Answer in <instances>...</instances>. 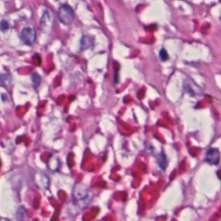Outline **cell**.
<instances>
[{"mask_svg":"<svg viewBox=\"0 0 221 221\" xmlns=\"http://www.w3.org/2000/svg\"><path fill=\"white\" fill-rule=\"evenodd\" d=\"M159 56H160V59L163 61H166L168 60L169 55L167 54V52L164 48L162 49L160 51H159Z\"/></svg>","mask_w":221,"mask_h":221,"instance_id":"ba28073f","label":"cell"},{"mask_svg":"<svg viewBox=\"0 0 221 221\" xmlns=\"http://www.w3.org/2000/svg\"><path fill=\"white\" fill-rule=\"evenodd\" d=\"M31 79H32V81H33V83L34 84V85H35L36 87L39 86L40 85V82H41V77H40L39 75H38L36 73H32Z\"/></svg>","mask_w":221,"mask_h":221,"instance_id":"52a82bcc","label":"cell"},{"mask_svg":"<svg viewBox=\"0 0 221 221\" xmlns=\"http://www.w3.org/2000/svg\"><path fill=\"white\" fill-rule=\"evenodd\" d=\"M74 12L71 7L67 4L62 5L57 11L59 20L65 25H69L74 20Z\"/></svg>","mask_w":221,"mask_h":221,"instance_id":"6da1fadb","label":"cell"},{"mask_svg":"<svg viewBox=\"0 0 221 221\" xmlns=\"http://www.w3.org/2000/svg\"><path fill=\"white\" fill-rule=\"evenodd\" d=\"M81 42L82 49H88L93 45V39L88 36H84L82 38Z\"/></svg>","mask_w":221,"mask_h":221,"instance_id":"5b68a950","label":"cell"},{"mask_svg":"<svg viewBox=\"0 0 221 221\" xmlns=\"http://www.w3.org/2000/svg\"><path fill=\"white\" fill-rule=\"evenodd\" d=\"M9 28L8 23L5 20H2L1 22V29L2 31H5Z\"/></svg>","mask_w":221,"mask_h":221,"instance_id":"9c48e42d","label":"cell"},{"mask_svg":"<svg viewBox=\"0 0 221 221\" xmlns=\"http://www.w3.org/2000/svg\"><path fill=\"white\" fill-rule=\"evenodd\" d=\"M220 153L216 148H209L205 155L204 160L211 165H217L220 162Z\"/></svg>","mask_w":221,"mask_h":221,"instance_id":"3957f363","label":"cell"},{"mask_svg":"<svg viewBox=\"0 0 221 221\" xmlns=\"http://www.w3.org/2000/svg\"><path fill=\"white\" fill-rule=\"evenodd\" d=\"M88 195V189L87 187L82 184H77L73 189V195L78 200H81L85 198Z\"/></svg>","mask_w":221,"mask_h":221,"instance_id":"277c9868","label":"cell"},{"mask_svg":"<svg viewBox=\"0 0 221 221\" xmlns=\"http://www.w3.org/2000/svg\"><path fill=\"white\" fill-rule=\"evenodd\" d=\"M158 163H159V166H160L163 169H165L167 162L166 157L164 154L162 153L160 156H159V159H158Z\"/></svg>","mask_w":221,"mask_h":221,"instance_id":"8992f818","label":"cell"},{"mask_svg":"<svg viewBox=\"0 0 221 221\" xmlns=\"http://www.w3.org/2000/svg\"><path fill=\"white\" fill-rule=\"evenodd\" d=\"M35 30L31 27H25L22 30L20 39L25 44L27 45H32L36 40Z\"/></svg>","mask_w":221,"mask_h":221,"instance_id":"7a4b0ae2","label":"cell"}]
</instances>
